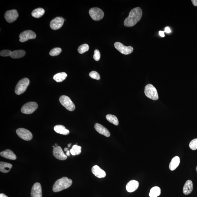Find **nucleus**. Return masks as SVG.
<instances>
[{"instance_id": "1", "label": "nucleus", "mask_w": 197, "mask_h": 197, "mask_svg": "<svg viewBox=\"0 0 197 197\" xmlns=\"http://www.w3.org/2000/svg\"><path fill=\"white\" fill-rule=\"evenodd\" d=\"M143 15V11L139 7H136L130 11L127 18L124 22V25L126 27H132L141 20Z\"/></svg>"}, {"instance_id": "2", "label": "nucleus", "mask_w": 197, "mask_h": 197, "mask_svg": "<svg viewBox=\"0 0 197 197\" xmlns=\"http://www.w3.org/2000/svg\"><path fill=\"white\" fill-rule=\"evenodd\" d=\"M72 184V181L67 177H62L57 180L53 187V191L55 192H60L69 188Z\"/></svg>"}, {"instance_id": "3", "label": "nucleus", "mask_w": 197, "mask_h": 197, "mask_svg": "<svg viewBox=\"0 0 197 197\" xmlns=\"http://www.w3.org/2000/svg\"><path fill=\"white\" fill-rule=\"evenodd\" d=\"M30 80L27 78H24L20 80L18 83L15 88V92L17 95H20L25 91L29 86Z\"/></svg>"}, {"instance_id": "4", "label": "nucleus", "mask_w": 197, "mask_h": 197, "mask_svg": "<svg viewBox=\"0 0 197 197\" xmlns=\"http://www.w3.org/2000/svg\"><path fill=\"white\" fill-rule=\"evenodd\" d=\"M144 92L145 95L150 99L154 100L158 99V91L156 88L152 84H148L145 86Z\"/></svg>"}, {"instance_id": "5", "label": "nucleus", "mask_w": 197, "mask_h": 197, "mask_svg": "<svg viewBox=\"0 0 197 197\" xmlns=\"http://www.w3.org/2000/svg\"><path fill=\"white\" fill-rule=\"evenodd\" d=\"M60 103L66 109L69 111H73L75 109V106L72 101L68 96L62 95L59 98Z\"/></svg>"}, {"instance_id": "6", "label": "nucleus", "mask_w": 197, "mask_h": 197, "mask_svg": "<svg viewBox=\"0 0 197 197\" xmlns=\"http://www.w3.org/2000/svg\"><path fill=\"white\" fill-rule=\"evenodd\" d=\"M38 106L35 102H31L26 103L23 106L21 111L25 114H29L33 113L37 109Z\"/></svg>"}, {"instance_id": "7", "label": "nucleus", "mask_w": 197, "mask_h": 197, "mask_svg": "<svg viewBox=\"0 0 197 197\" xmlns=\"http://www.w3.org/2000/svg\"><path fill=\"white\" fill-rule=\"evenodd\" d=\"M89 13L92 19L94 20H100L103 18L104 16L103 10L98 7L91 9L89 10Z\"/></svg>"}, {"instance_id": "8", "label": "nucleus", "mask_w": 197, "mask_h": 197, "mask_svg": "<svg viewBox=\"0 0 197 197\" xmlns=\"http://www.w3.org/2000/svg\"><path fill=\"white\" fill-rule=\"evenodd\" d=\"M16 133L19 137L25 141H30L33 138L31 132L25 128H18L16 130Z\"/></svg>"}, {"instance_id": "9", "label": "nucleus", "mask_w": 197, "mask_h": 197, "mask_svg": "<svg viewBox=\"0 0 197 197\" xmlns=\"http://www.w3.org/2000/svg\"><path fill=\"white\" fill-rule=\"evenodd\" d=\"M114 46L117 50L122 54L128 55L133 52V48L131 46H125L122 43L116 42L114 43Z\"/></svg>"}, {"instance_id": "10", "label": "nucleus", "mask_w": 197, "mask_h": 197, "mask_svg": "<svg viewBox=\"0 0 197 197\" xmlns=\"http://www.w3.org/2000/svg\"><path fill=\"white\" fill-rule=\"evenodd\" d=\"M19 37L20 42L24 43L29 39H35L36 37V35L32 30H27L21 33Z\"/></svg>"}, {"instance_id": "11", "label": "nucleus", "mask_w": 197, "mask_h": 197, "mask_svg": "<svg viewBox=\"0 0 197 197\" xmlns=\"http://www.w3.org/2000/svg\"><path fill=\"white\" fill-rule=\"evenodd\" d=\"M64 22V19L62 17H57L51 20L50 27L51 29L54 30L59 29L63 26Z\"/></svg>"}, {"instance_id": "12", "label": "nucleus", "mask_w": 197, "mask_h": 197, "mask_svg": "<svg viewBox=\"0 0 197 197\" xmlns=\"http://www.w3.org/2000/svg\"><path fill=\"white\" fill-rule=\"evenodd\" d=\"M19 15L16 10H9L5 13V18L9 23H12L16 20L18 17Z\"/></svg>"}, {"instance_id": "13", "label": "nucleus", "mask_w": 197, "mask_h": 197, "mask_svg": "<svg viewBox=\"0 0 197 197\" xmlns=\"http://www.w3.org/2000/svg\"><path fill=\"white\" fill-rule=\"evenodd\" d=\"M53 153L55 158L58 160H65L67 158V156L64 154L61 147L59 146L54 148Z\"/></svg>"}, {"instance_id": "14", "label": "nucleus", "mask_w": 197, "mask_h": 197, "mask_svg": "<svg viewBox=\"0 0 197 197\" xmlns=\"http://www.w3.org/2000/svg\"><path fill=\"white\" fill-rule=\"evenodd\" d=\"M31 197H42V188L40 184L36 183L32 187Z\"/></svg>"}, {"instance_id": "15", "label": "nucleus", "mask_w": 197, "mask_h": 197, "mask_svg": "<svg viewBox=\"0 0 197 197\" xmlns=\"http://www.w3.org/2000/svg\"><path fill=\"white\" fill-rule=\"evenodd\" d=\"M95 128L98 133L106 137H108L110 136V133L108 130L100 124L96 123L95 125Z\"/></svg>"}, {"instance_id": "16", "label": "nucleus", "mask_w": 197, "mask_h": 197, "mask_svg": "<svg viewBox=\"0 0 197 197\" xmlns=\"http://www.w3.org/2000/svg\"><path fill=\"white\" fill-rule=\"evenodd\" d=\"M92 172L93 174L98 178H102L106 177L105 172L98 165H95L92 168Z\"/></svg>"}, {"instance_id": "17", "label": "nucleus", "mask_w": 197, "mask_h": 197, "mask_svg": "<svg viewBox=\"0 0 197 197\" xmlns=\"http://www.w3.org/2000/svg\"><path fill=\"white\" fill-rule=\"evenodd\" d=\"M139 183L135 180H132L127 184L126 186V190L129 192H132L135 191L139 187Z\"/></svg>"}, {"instance_id": "18", "label": "nucleus", "mask_w": 197, "mask_h": 197, "mask_svg": "<svg viewBox=\"0 0 197 197\" xmlns=\"http://www.w3.org/2000/svg\"><path fill=\"white\" fill-rule=\"evenodd\" d=\"M0 155L3 158L9 159V160H15L17 159L16 154L10 149L6 150L4 151H2L0 153Z\"/></svg>"}, {"instance_id": "19", "label": "nucleus", "mask_w": 197, "mask_h": 197, "mask_svg": "<svg viewBox=\"0 0 197 197\" xmlns=\"http://www.w3.org/2000/svg\"><path fill=\"white\" fill-rule=\"evenodd\" d=\"M193 189L192 182L191 180H188L185 184L183 188L184 194L188 195L192 192Z\"/></svg>"}, {"instance_id": "20", "label": "nucleus", "mask_w": 197, "mask_h": 197, "mask_svg": "<svg viewBox=\"0 0 197 197\" xmlns=\"http://www.w3.org/2000/svg\"><path fill=\"white\" fill-rule=\"evenodd\" d=\"M54 130L57 133L64 135H67L69 133V130L67 129L65 126L61 125H57L54 127Z\"/></svg>"}, {"instance_id": "21", "label": "nucleus", "mask_w": 197, "mask_h": 197, "mask_svg": "<svg viewBox=\"0 0 197 197\" xmlns=\"http://www.w3.org/2000/svg\"><path fill=\"white\" fill-rule=\"evenodd\" d=\"M12 167V164L9 163L2 162H0V171L2 173H8Z\"/></svg>"}, {"instance_id": "22", "label": "nucleus", "mask_w": 197, "mask_h": 197, "mask_svg": "<svg viewBox=\"0 0 197 197\" xmlns=\"http://www.w3.org/2000/svg\"><path fill=\"white\" fill-rule=\"evenodd\" d=\"M180 163V159L179 157L176 156L174 157L170 162L169 165V169L173 171L176 169L178 166L179 165Z\"/></svg>"}, {"instance_id": "23", "label": "nucleus", "mask_w": 197, "mask_h": 197, "mask_svg": "<svg viewBox=\"0 0 197 197\" xmlns=\"http://www.w3.org/2000/svg\"><path fill=\"white\" fill-rule=\"evenodd\" d=\"M26 52L23 50H19L12 51L10 55L11 58H21L25 55Z\"/></svg>"}, {"instance_id": "24", "label": "nucleus", "mask_w": 197, "mask_h": 197, "mask_svg": "<svg viewBox=\"0 0 197 197\" xmlns=\"http://www.w3.org/2000/svg\"><path fill=\"white\" fill-rule=\"evenodd\" d=\"M67 76V73L65 72H61L56 74L54 76L53 78L56 82L60 83L65 80Z\"/></svg>"}, {"instance_id": "25", "label": "nucleus", "mask_w": 197, "mask_h": 197, "mask_svg": "<svg viewBox=\"0 0 197 197\" xmlns=\"http://www.w3.org/2000/svg\"><path fill=\"white\" fill-rule=\"evenodd\" d=\"M45 10L42 8H38L35 9L32 11V16L35 18L41 17L44 14Z\"/></svg>"}, {"instance_id": "26", "label": "nucleus", "mask_w": 197, "mask_h": 197, "mask_svg": "<svg viewBox=\"0 0 197 197\" xmlns=\"http://www.w3.org/2000/svg\"><path fill=\"white\" fill-rule=\"evenodd\" d=\"M161 190L160 187H154L151 189L149 196L150 197H157L161 194Z\"/></svg>"}, {"instance_id": "27", "label": "nucleus", "mask_w": 197, "mask_h": 197, "mask_svg": "<svg viewBox=\"0 0 197 197\" xmlns=\"http://www.w3.org/2000/svg\"><path fill=\"white\" fill-rule=\"evenodd\" d=\"M106 118L107 120L110 122L115 125L116 126H118L119 125V121L117 117L114 115L111 114H108L106 116Z\"/></svg>"}, {"instance_id": "28", "label": "nucleus", "mask_w": 197, "mask_h": 197, "mask_svg": "<svg viewBox=\"0 0 197 197\" xmlns=\"http://www.w3.org/2000/svg\"><path fill=\"white\" fill-rule=\"evenodd\" d=\"M81 147L77 145H74L70 150V153L73 156L80 154L81 153Z\"/></svg>"}, {"instance_id": "29", "label": "nucleus", "mask_w": 197, "mask_h": 197, "mask_svg": "<svg viewBox=\"0 0 197 197\" xmlns=\"http://www.w3.org/2000/svg\"><path fill=\"white\" fill-rule=\"evenodd\" d=\"M89 46L87 44H83L80 45L78 48V51L79 54H83L89 50Z\"/></svg>"}, {"instance_id": "30", "label": "nucleus", "mask_w": 197, "mask_h": 197, "mask_svg": "<svg viewBox=\"0 0 197 197\" xmlns=\"http://www.w3.org/2000/svg\"><path fill=\"white\" fill-rule=\"evenodd\" d=\"M62 51V49L60 48H53L49 52V54L52 56H57L59 55Z\"/></svg>"}, {"instance_id": "31", "label": "nucleus", "mask_w": 197, "mask_h": 197, "mask_svg": "<svg viewBox=\"0 0 197 197\" xmlns=\"http://www.w3.org/2000/svg\"><path fill=\"white\" fill-rule=\"evenodd\" d=\"M189 147L192 150L197 149V138H195L191 141L189 143Z\"/></svg>"}, {"instance_id": "32", "label": "nucleus", "mask_w": 197, "mask_h": 197, "mask_svg": "<svg viewBox=\"0 0 197 197\" xmlns=\"http://www.w3.org/2000/svg\"><path fill=\"white\" fill-rule=\"evenodd\" d=\"M89 76L92 78L99 80L100 79V76L99 74L97 72L95 71H92L89 73Z\"/></svg>"}, {"instance_id": "33", "label": "nucleus", "mask_w": 197, "mask_h": 197, "mask_svg": "<svg viewBox=\"0 0 197 197\" xmlns=\"http://www.w3.org/2000/svg\"><path fill=\"white\" fill-rule=\"evenodd\" d=\"M11 51L9 50H2L0 52V55L3 57H7L10 56Z\"/></svg>"}, {"instance_id": "34", "label": "nucleus", "mask_w": 197, "mask_h": 197, "mask_svg": "<svg viewBox=\"0 0 197 197\" xmlns=\"http://www.w3.org/2000/svg\"><path fill=\"white\" fill-rule=\"evenodd\" d=\"M93 58L96 61L99 60L100 58V54L99 51L98 49L95 50Z\"/></svg>"}, {"instance_id": "35", "label": "nucleus", "mask_w": 197, "mask_h": 197, "mask_svg": "<svg viewBox=\"0 0 197 197\" xmlns=\"http://www.w3.org/2000/svg\"><path fill=\"white\" fill-rule=\"evenodd\" d=\"M165 32H166V33H169L171 32V30H170L169 27H167L165 28Z\"/></svg>"}, {"instance_id": "36", "label": "nucleus", "mask_w": 197, "mask_h": 197, "mask_svg": "<svg viewBox=\"0 0 197 197\" xmlns=\"http://www.w3.org/2000/svg\"><path fill=\"white\" fill-rule=\"evenodd\" d=\"M164 33L165 32L160 31L159 32V35H160L161 37H165Z\"/></svg>"}, {"instance_id": "37", "label": "nucleus", "mask_w": 197, "mask_h": 197, "mask_svg": "<svg viewBox=\"0 0 197 197\" xmlns=\"http://www.w3.org/2000/svg\"><path fill=\"white\" fill-rule=\"evenodd\" d=\"M191 1H192L193 4L194 6H197V0H192Z\"/></svg>"}, {"instance_id": "38", "label": "nucleus", "mask_w": 197, "mask_h": 197, "mask_svg": "<svg viewBox=\"0 0 197 197\" xmlns=\"http://www.w3.org/2000/svg\"><path fill=\"white\" fill-rule=\"evenodd\" d=\"M70 151L69 150H68L67 151H66V155L67 156H70Z\"/></svg>"}, {"instance_id": "39", "label": "nucleus", "mask_w": 197, "mask_h": 197, "mask_svg": "<svg viewBox=\"0 0 197 197\" xmlns=\"http://www.w3.org/2000/svg\"><path fill=\"white\" fill-rule=\"evenodd\" d=\"M0 197H9L5 195V194H0Z\"/></svg>"}, {"instance_id": "40", "label": "nucleus", "mask_w": 197, "mask_h": 197, "mask_svg": "<svg viewBox=\"0 0 197 197\" xmlns=\"http://www.w3.org/2000/svg\"><path fill=\"white\" fill-rule=\"evenodd\" d=\"M68 149H68V148H65L64 149V151H68Z\"/></svg>"}, {"instance_id": "41", "label": "nucleus", "mask_w": 197, "mask_h": 197, "mask_svg": "<svg viewBox=\"0 0 197 197\" xmlns=\"http://www.w3.org/2000/svg\"><path fill=\"white\" fill-rule=\"evenodd\" d=\"M71 143H70L69 144H68V147H71Z\"/></svg>"}, {"instance_id": "42", "label": "nucleus", "mask_w": 197, "mask_h": 197, "mask_svg": "<svg viewBox=\"0 0 197 197\" xmlns=\"http://www.w3.org/2000/svg\"><path fill=\"white\" fill-rule=\"evenodd\" d=\"M55 146H56V147L58 146V144L56 143L55 144Z\"/></svg>"}, {"instance_id": "43", "label": "nucleus", "mask_w": 197, "mask_h": 197, "mask_svg": "<svg viewBox=\"0 0 197 197\" xmlns=\"http://www.w3.org/2000/svg\"><path fill=\"white\" fill-rule=\"evenodd\" d=\"M196 171H197V166H196Z\"/></svg>"}]
</instances>
